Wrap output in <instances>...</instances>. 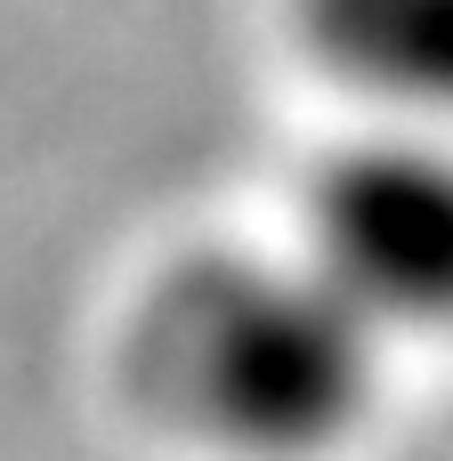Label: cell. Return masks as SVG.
Wrapping results in <instances>:
<instances>
[{"label":"cell","instance_id":"cell-1","mask_svg":"<svg viewBox=\"0 0 453 461\" xmlns=\"http://www.w3.org/2000/svg\"><path fill=\"white\" fill-rule=\"evenodd\" d=\"M138 397L243 461H316L381 397V324L316 259L211 251L170 267L130 324Z\"/></svg>","mask_w":453,"mask_h":461},{"label":"cell","instance_id":"cell-2","mask_svg":"<svg viewBox=\"0 0 453 461\" xmlns=\"http://www.w3.org/2000/svg\"><path fill=\"white\" fill-rule=\"evenodd\" d=\"M308 259L381 332H453V146L381 138L308 194Z\"/></svg>","mask_w":453,"mask_h":461},{"label":"cell","instance_id":"cell-3","mask_svg":"<svg viewBox=\"0 0 453 461\" xmlns=\"http://www.w3.org/2000/svg\"><path fill=\"white\" fill-rule=\"evenodd\" d=\"M308 57L413 122H453V0H300Z\"/></svg>","mask_w":453,"mask_h":461}]
</instances>
